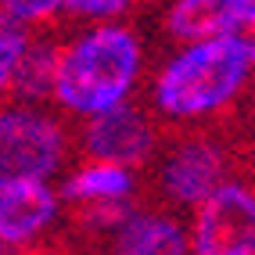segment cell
Here are the masks:
<instances>
[{"label":"cell","instance_id":"6da1fadb","mask_svg":"<svg viewBox=\"0 0 255 255\" xmlns=\"http://www.w3.org/2000/svg\"><path fill=\"white\" fill-rule=\"evenodd\" d=\"M140 76V43L126 25H94L61 47L58 105L76 115H105L126 105Z\"/></svg>","mask_w":255,"mask_h":255},{"label":"cell","instance_id":"7a4b0ae2","mask_svg":"<svg viewBox=\"0 0 255 255\" xmlns=\"http://www.w3.org/2000/svg\"><path fill=\"white\" fill-rule=\"evenodd\" d=\"M252 61L230 36L191 43L169 58L155 76V105L165 119H201L241 94Z\"/></svg>","mask_w":255,"mask_h":255},{"label":"cell","instance_id":"3957f363","mask_svg":"<svg viewBox=\"0 0 255 255\" xmlns=\"http://www.w3.org/2000/svg\"><path fill=\"white\" fill-rule=\"evenodd\" d=\"M65 155L58 119L36 108H0V187L50 180Z\"/></svg>","mask_w":255,"mask_h":255},{"label":"cell","instance_id":"277c9868","mask_svg":"<svg viewBox=\"0 0 255 255\" xmlns=\"http://www.w3.org/2000/svg\"><path fill=\"white\" fill-rule=\"evenodd\" d=\"M194 255H255V187L227 180L191 216Z\"/></svg>","mask_w":255,"mask_h":255},{"label":"cell","instance_id":"5b68a950","mask_svg":"<svg viewBox=\"0 0 255 255\" xmlns=\"http://www.w3.org/2000/svg\"><path fill=\"white\" fill-rule=\"evenodd\" d=\"M162 194L176 205L198 209L227 183V155L212 140H183L162 165Z\"/></svg>","mask_w":255,"mask_h":255},{"label":"cell","instance_id":"8992f818","mask_svg":"<svg viewBox=\"0 0 255 255\" xmlns=\"http://www.w3.org/2000/svg\"><path fill=\"white\" fill-rule=\"evenodd\" d=\"M83 147H87L90 162H112V165H140L151 147H155V129H151L147 115L137 105H119L105 115L87 119L83 129Z\"/></svg>","mask_w":255,"mask_h":255},{"label":"cell","instance_id":"52a82bcc","mask_svg":"<svg viewBox=\"0 0 255 255\" xmlns=\"http://www.w3.org/2000/svg\"><path fill=\"white\" fill-rule=\"evenodd\" d=\"M61 191H54L47 180L11 183L0 187V245L22 248L58 219Z\"/></svg>","mask_w":255,"mask_h":255},{"label":"cell","instance_id":"ba28073f","mask_svg":"<svg viewBox=\"0 0 255 255\" xmlns=\"http://www.w3.org/2000/svg\"><path fill=\"white\" fill-rule=\"evenodd\" d=\"M237 18H241V11L230 0H173V7L165 14V29L173 40L191 47V43L227 40Z\"/></svg>","mask_w":255,"mask_h":255},{"label":"cell","instance_id":"9c48e42d","mask_svg":"<svg viewBox=\"0 0 255 255\" xmlns=\"http://www.w3.org/2000/svg\"><path fill=\"white\" fill-rule=\"evenodd\" d=\"M115 255H194L191 234L173 216L137 212L115 237Z\"/></svg>","mask_w":255,"mask_h":255},{"label":"cell","instance_id":"30bf717a","mask_svg":"<svg viewBox=\"0 0 255 255\" xmlns=\"http://www.w3.org/2000/svg\"><path fill=\"white\" fill-rule=\"evenodd\" d=\"M129 194H133V173L126 165H112V162H87L61 187V198L76 209L101 205V201H123Z\"/></svg>","mask_w":255,"mask_h":255},{"label":"cell","instance_id":"8fae6325","mask_svg":"<svg viewBox=\"0 0 255 255\" xmlns=\"http://www.w3.org/2000/svg\"><path fill=\"white\" fill-rule=\"evenodd\" d=\"M58 72H61V47L50 40H32L22 69L14 76L11 94L25 105H40L47 97H58Z\"/></svg>","mask_w":255,"mask_h":255},{"label":"cell","instance_id":"7c38bea8","mask_svg":"<svg viewBox=\"0 0 255 255\" xmlns=\"http://www.w3.org/2000/svg\"><path fill=\"white\" fill-rule=\"evenodd\" d=\"M29 47H32L29 25L11 18L7 11H0V94H7L14 87V76H18Z\"/></svg>","mask_w":255,"mask_h":255},{"label":"cell","instance_id":"4fadbf2b","mask_svg":"<svg viewBox=\"0 0 255 255\" xmlns=\"http://www.w3.org/2000/svg\"><path fill=\"white\" fill-rule=\"evenodd\" d=\"M69 0H0V11H7L11 18H18L22 25L29 22H47L58 11H65Z\"/></svg>","mask_w":255,"mask_h":255},{"label":"cell","instance_id":"5bb4252c","mask_svg":"<svg viewBox=\"0 0 255 255\" xmlns=\"http://www.w3.org/2000/svg\"><path fill=\"white\" fill-rule=\"evenodd\" d=\"M133 0H69L65 11L69 14H79V18H90V22H101V25H112V18H119Z\"/></svg>","mask_w":255,"mask_h":255},{"label":"cell","instance_id":"9a60e30c","mask_svg":"<svg viewBox=\"0 0 255 255\" xmlns=\"http://www.w3.org/2000/svg\"><path fill=\"white\" fill-rule=\"evenodd\" d=\"M230 40L241 47V54L252 61V69H255V18H252V14H241V18H237Z\"/></svg>","mask_w":255,"mask_h":255},{"label":"cell","instance_id":"2e32d148","mask_svg":"<svg viewBox=\"0 0 255 255\" xmlns=\"http://www.w3.org/2000/svg\"><path fill=\"white\" fill-rule=\"evenodd\" d=\"M230 4L241 11V14H252V18H255V0H230Z\"/></svg>","mask_w":255,"mask_h":255},{"label":"cell","instance_id":"e0dca14e","mask_svg":"<svg viewBox=\"0 0 255 255\" xmlns=\"http://www.w3.org/2000/svg\"><path fill=\"white\" fill-rule=\"evenodd\" d=\"M252 173H255V155H252Z\"/></svg>","mask_w":255,"mask_h":255}]
</instances>
